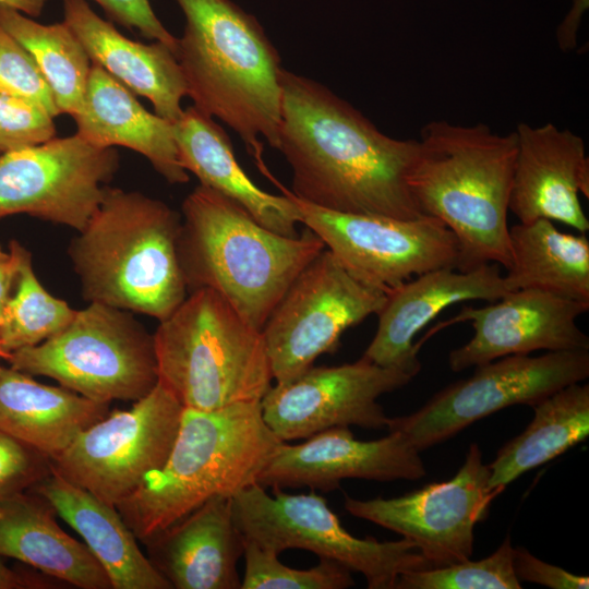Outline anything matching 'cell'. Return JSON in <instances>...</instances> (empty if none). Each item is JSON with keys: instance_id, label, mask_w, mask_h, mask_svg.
Instances as JSON below:
<instances>
[{"instance_id": "6da1fadb", "label": "cell", "mask_w": 589, "mask_h": 589, "mask_svg": "<svg viewBox=\"0 0 589 589\" xmlns=\"http://www.w3.org/2000/svg\"><path fill=\"white\" fill-rule=\"evenodd\" d=\"M279 151L297 199L339 213L424 216L408 188L417 140L381 132L325 85L284 69Z\"/></svg>"}, {"instance_id": "7a4b0ae2", "label": "cell", "mask_w": 589, "mask_h": 589, "mask_svg": "<svg viewBox=\"0 0 589 589\" xmlns=\"http://www.w3.org/2000/svg\"><path fill=\"white\" fill-rule=\"evenodd\" d=\"M175 1L185 19L176 57L187 96L232 129L274 181L260 137L278 148L284 72L278 50L259 21L231 0Z\"/></svg>"}, {"instance_id": "3957f363", "label": "cell", "mask_w": 589, "mask_h": 589, "mask_svg": "<svg viewBox=\"0 0 589 589\" xmlns=\"http://www.w3.org/2000/svg\"><path fill=\"white\" fill-rule=\"evenodd\" d=\"M408 173L422 215L445 224L459 245L458 271L512 264L507 213L517 154L516 132L434 120L422 127Z\"/></svg>"}, {"instance_id": "277c9868", "label": "cell", "mask_w": 589, "mask_h": 589, "mask_svg": "<svg viewBox=\"0 0 589 589\" xmlns=\"http://www.w3.org/2000/svg\"><path fill=\"white\" fill-rule=\"evenodd\" d=\"M325 249L309 228L297 237L276 233L202 184L182 203L178 254L188 293L216 291L261 330L293 279Z\"/></svg>"}, {"instance_id": "5b68a950", "label": "cell", "mask_w": 589, "mask_h": 589, "mask_svg": "<svg viewBox=\"0 0 589 589\" xmlns=\"http://www.w3.org/2000/svg\"><path fill=\"white\" fill-rule=\"evenodd\" d=\"M281 442L264 421L261 401L183 408L163 467L116 507L145 543L207 500L233 497L257 483Z\"/></svg>"}, {"instance_id": "8992f818", "label": "cell", "mask_w": 589, "mask_h": 589, "mask_svg": "<svg viewBox=\"0 0 589 589\" xmlns=\"http://www.w3.org/2000/svg\"><path fill=\"white\" fill-rule=\"evenodd\" d=\"M181 214L137 191L107 187L68 253L82 297L159 322L187 298L178 241Z\"/></svg>"}, {"instance_id": "52a82bcc", "label": "cell", "mask_w": 589, "mask_h": 589, "mask_svg": "<svg viewBox=\"0 0 589 589\" xmlns=\"http://www.w3.org/2000/svg\"><path fill=\"white\" fill-rule=\"evenodd\" d=\"M153 339L158 382L183 408L261 401L272 386L262 330L212 289L189 292Z\"/></svg>"}, {"instance_id": "ba28073f", "label": "cell", "mask_w": 589, "mask_h": 589, "mask_svg": "<svg viewBox=\"0 0 589 589\" xmlns=\"http://www.w3.org/2000/svg\"><path fill=\"white\" fill-rule=\"evenodd\" d=\"M8 361L98 402L135 401L158 383L153 335L131 312L97 302L47 340L10 352Z\"/></svg>"}, {"instance_id": "9c48e42d", "label": "cell", "mask_w": 589, "mask_h": 589, "mask_svg": "<svg viewBox=\"0 0 589 589\" xmlns=\"http://www.w3.org/2000/svg\"><path fill=\"white\" fill-rule=\"evenodd\" d=\"M255 483L231 497L236 525L244 539L280 554L301 549L361 573L370 589H395L399 575L431 564L407 539L378 541L348 532L326 498L311 491L289 494Z\"/></svg>"}, {"instance_id": "30bf717a", "label": "cell", "mask_w": 589, "mask_h": 589, "mask_svg": "<svg viewBox=\"0 0 589 589\" xmlns=\"http://www.w3.org/2000/svg\"><path fill=\"white\" fill-rule=\"evenodd\" d=\"M386 293L354 278L325 249L293 279L262 334L276 383H288L334 352L341 335L377 314Z\"/></svg>"}, {"instance_id": "8fae6325", "label": "cell", "mask_w": 589, "mask_h": 589, "mask_svg": "<svg viewBox=\"0 0 589 589\" xmlns=\"http://www.w3.org/2000/svg\"><path fill=\"white\" fill-rule=\"evenodd\" d=\"M589 376V350L510 354L476 366L414 412L388 418L419 452L442 443L473 422L514 405L533 406L554 392Z\"/></svg>"}, {"instance_id": "7c38bea8", "label": "cell", "mask_w": 589, "mask_h": 589, "mask_svg": "<svg viewBox=\"0 0 589 589\" xmlns=\"http://www.w3.org/2000/svg\"><path fill=\"white\" fill-rule=\"evenodd\" d=\"M183 406L159 382L131 408L96 421L51 459L52 468L105 503L117 505L163 467Z\"/></svg>"}, {"instance_id": "4fadbf2b", "label": "cell", "mask_w": 589, "mask_h": 589, "mask_svg": "<svg viewBox=\"0 0 589 589\" xmlns=\"http://www.w3.org/2000/svg\"><path fill=\"white\" fill-rule=\"evenodd\" d=\"M278 187L297 205L300 224L314 232L354 278L372 288L388 293L426 272L457 268L458 241L435 217L401 219L333 212Z\"/></svg>"}, {"instance_id": "5bb4252c", "label": "cell", "mask_w": 589, "mask_h": 589, "mask_svg": "<svg viewBox=\"0 0 589 589\" xmlns=\"http://www.w3.org/2000/svg\"><path fill=\"white\" fill-rule=\"evenodd\" d=\"M119 169L113 147L80 135L52 137L0 156V218L27 214L82 230Z\"/></svg>"}, {"instance_id": "9a60e30c", "label": "cell", "mask_w": 589, "mask_h": 589, "mask_svg": "<svg viewBox=\"0 0 589 589\" xmlns=\"http://www.w3.org/2000/svg\"><path fill=\"white\" fill-rule=\"evenodd\" d=\"M489 477L482 452L472 443L453 478L390 498L346 496L345 508L414 543L432 567H444L472 556L474 526L500 493L490 489Z\"/></svg>"}, {"instance_id": "2e32d148", "label": "cell", "mask_w": 589, "mask_h": 589, "mask_svg": "<svg viewBox=\"0 0 589 589\" xmlns=\"http://www.w3.org/2000/svg\"><path fill=\"white\" fill-rule=\"evenodd\" d=\"M416 375L363 357L336 366L313 365L288 383L272 385L261 399L262 416L283 442L339 426L386 429L389 417L378 397L406 386Z\"/></svg>"}, {"instance_id": "e0dca14e", "label": "cell", "mask_w": 589, "mask_h": 589, "mask_svg": "<svg viewBox=\"0 0 589 589\" xmlns=\"http://www.w3.org/2000/svg\"><path fill=\"white\" fill-rule=\"evenodd\" d=\"M589 304L540 289H519L480 308L466 305L450 323L470 322L472 338L450 351L449 368L459 372L510 354L589 350L577 318Z\"/></svg>"}, {"instance_id": "ac0fdd59", "label": "cell", "mask_w": 589, "mask_h": 589, "mask_svg": "<svg viewBox=\"0 0 589 589\" xmlns=\"http://www.w3.org/2000/svg\"><path fill=\"white\" fill-rule=\"evenodd\" d=\"M375 441L354 438L349 426L324 430L289 445L281 442L261 472L264 488L309 486L323 492L345 479L417 481L426 474L420 452L397 431Z\"/></svg>"}, {"instance_id": "d6986e66", "label": "cell", "mask_w": 589, "mask_h": 589, "mask_svg": "<svg viewBox=\"0 0 589 589\" xmlns=\"http://www.w3.org/2000/svg\"><path fill=\"white\" fill-rule=\"evenodd\" d=\"M517 154L508 209L528 223L560 221L579 233L589 230L579 194L589 197V158L584 140L552 122L517 125Z\"/></svg>"}, {"instance_id": "ffe728a7", "label": "cell", "mask_w": 589, "mask_h": 589, "mask_svg": "<svg viewBox=\"0 0 589 589\" xmlns=\"http://www.w3.org/2000/svg\"><path fill=\"white\" fill-rule=\"evenodd\" d=\"M507 292L496 263L469 271L442 267L416 276L386 293L376 314V333L362 357L418 374L421 363L413 339L421 329L449 305L469 300L493 302Z\"/></svg>"}, {"instance_id": "44dd1931", "label": "cell", "mask_w": 589, "mask_h": 589, "mask_svg": "<svg viewBox=\"0 0 589 589\" xmlns=\"http://www.w3.org/2000/svg\"><path fill=\"white\" fill-rule=\"evenodd\" d=\"M148 558L175 589H241L244 552L231 497L215 496L148 539Z\"/></svg>"}, {"instance_id": "7402d4cb", "label": "cell", "mask_w": 589, "mask_h": 589, "mask_svg": "<svg viewBox=\"0 0 589 589\" xmlns=\"http://www.w3.org/2000/svg\"><path fill=\"white\" fill-rule=\"evenodd\" d=\"M63 22L101 67L133 94L149 100L154 112L175 123L182 115L187 85L176 55L166 45L144 44L121 34L86 0H62Z\"/></svg>"}, {"instance_id": "603a6c76", "label": "cell", "mask_w": 589, "mask_h": 589, "mask_svg": "<svg viewBox=\"0 0 589 589\" xmlns=\"http://www.w3.org/2000/svg\"><path fill=\"white\" fill-rule=\"evenodd\" d=\"M72 118L75 133L85 141L141 154L171 184L189 181L179 161L173 123L148 111L135 94L95 63L82 106Z\"/></svg>"}, {"instance_id": "cb8c5ba5", "label": "cell", "mask_w": 589, "mask_h": 589, "mask_svg": "<svg viewBox=\"0 0 589 589\" xmlns=\"http://www.w3.org/2000/svg\"><path fill=\"white\" fill-rule=\"evenodd\" d=\"M173 135L181 166L200 184L235 201L265 228L299 236L300 214L294 202L285 193L265 192L252 181L239 165L228 134L212 117L190 106L173 123Z\"/></svg>"}, {"instance_id": "d4e9b609", "label": "cell", "mask_w": 589, "mask_h": 589, "mask_svg": "<svg viewBox=\"0 0 589 589\" xmlns=\"http://www.w3.org/2000/svg\"><path fill=\"white\" fill-rule=\"evenodd\" d=\"M31 491L44 497L83 539L107 573L112 589H171L141 551L115 505L52 471Z\"/></svg>"}, {"instance_id": "484cf974", "label": "cell", "mask_w": 589, "mask_h": 589, "mask_svg": "<svg viewBox=\"0 0 589 589\" xmlns=\"http://www.w3.org/2000/svg\"><path fill=\"white\" fill-rule=\"evenodd\" d=\"M52 506L27 491L0 502V556L21 561L81 589H112L84 542L57 522Z\"/></svg>"}, {"instance_id": "4316f807", "label": "cell", "mask_w": 589, "mask_h": 589, "mask_svg": "<svg viewBox=\"0 0 589 589\" xmlns=\"http://www.w3.org/2000/svg\"><path fill=\"white\" fill-rule=\"evenodd\" d=\"M109 413V404L63 386L46 385L0 365V431L57 457L83 430Z\"/></svg>"}, {"instance_id": "83f0119b", "label": "cell", "mask_w": 589, "mask_h": 589, "mask_svg": "<svg viewBox=\"0 0 589 589\" xmlns=\"http://www.w3.org/2000/svg\"><path fill=\"white\" fill-rule=\"evenodd\" d=\"M508 291L540 289L589 304V240L538 218L509 228Z\"/></svg>"}, {"instance_id": "f1b7e54d", "label": "cell", "mask_w": 589, "mask_h": 589, "mask_svg": "<svg viewBox=\"0 0 589 589\" xmlns=\"http://www.w3.org/2000/svg\"><path fill=\"white\" fill-rule=\"evenodd\" d=\"M533 408L526 429L507 442L488 465L491 490L502 491L527 471L562 455L589 435V385L569 384Z\"/></svg>"}, {"instance_id": "f546056e", "label": "cell", "mask_w": 589, "mask_h": 589, "mask_svg": "<svg viewBox=\"0 0 589 589\" xmlns=\"http://www.w3.org/2000/svg\"><path fill=\"white\" fill-rule=\"evenodd\" d=\"M0 25L32 56L59 113L73 117L82 106L93 64L75 34L63 21L43 24L3 4Z\"/></svg>"}, {"instance_id": "4dcf8cb0", "label": "cell", "mask_w": 589, "mask_h": 589, "mask_svg": "<svg viewBox=\"0 0 589 589\" xmlns=\"http://www.w3.org/2000/svg\"><path fill=\"white\" fill-rule=\"evenodd\" d=\"M76 310L49 293L37 279L31 253L23 247L15 292L0 323V344L8 353L40 344L62 330Z\"/></svg>"}, {"instance_id": "1f68e13d", "label": "cell", "mask_w": 589, "mask_h": 589, "mask_svg": "<svg viewBox=\"0 0 589 589\" xmlns=\"http://www.w3.org/2000/svg\"><path fill=\"white\" fill-rule=\"evenodd\" d=\"M514 548L507 536L489 556L444 567L411 570L399 575L395 589H520L513 566Z\"/></svg>"}, {"instance_id": "d6a6232c", "label": "cell", "mask_w": 589, "mask_h": 589, "mask_svg": "<svg viewBox=\"0 0 589 589\" xmlns=\"http://www.w3.org/2000/svg\"><path fill=\"white\" fill-rule=\"evenodd\" d=\"M278 556L244 539L241 589H346L354 585L351 570L335 561L320 558L314 567L297 569L283 564Z\"/></svg>"}, {"instance_id": "836d02e7", "label": "cell", "mask_w": 589, "mask_h": 589, "mask_svg": "<svg viewBox=\"0 0 589 589\" xmlns=\"http://www.w3.org/2000/svg\"><path fill=\"white\" fill-rule=\"evenodd\" d=\"M0 94L24 98L59 116L51 91L28 51L0 25Z\"/></svg>"}, {"instance_id": "e575fe53", "label": "cell", "mask_w": 589, "mask_h": 589, "mask_svg": "<svg viewBox=\"0 0 589 589\" xmlns=\"http://www.w3.org/2000/svg\"><path fill=\"white\" fill-rule=\"evenodd\" d=\"M55 136L53 117L41 106L0 94V156Z\"/></svg>"}, {"instance_id": "d590c367", "label": "cell", "mask_w": 589, "mask_h": 589, "mask_svg": "<svg viewBox=\"0 0 589 589\" xmlns=\"http://www.w3.org/2000/svg\"><path fill=\"white\" fill-rule=\"evenodd\" d=\"M51 471L48 456L0 431V502L29 491Z\"/></svg>"}, {"instance_id": "8d00e7d4", "label": "cell", "mask_w": 589, "mask_h": 589, "mask_svg": "<svg viewBox=\"0 0 589 589\" xmlns=\"http://www.w3.org/2000/svg\"><path fill=\"white\" fill-rule=\"evenodd\" d=\"M94 1L104 10L111 22L129 29H135L143 37L166 45L177 55L178 38L157 17L149 0Z\"/></svg>"}, {"instance_id": "74e56055", "label": "cell", "mask_w": 589, "mask_h": 589, "mask_svg": "<svg viewBox=\"0 0 589 589\" xmlns=\"http://www.w3.org/2000/svg\"><path fill=\"white\" fill-rule=\"evenodd\" d=\"M513 566L521 581L534 582L552 589H587L589 577L572 574L532 555L525 548H514Z\"/></svg>"}, {"instance_id": "f35d334b", "label": "cell", "mask_w": 589, "mask_h": 589, "mask_svg": "<svg viewBox=\"0 0 589 589\" xmlns=\"http://www.w3.org/2000/svg\"><path fill=\"white\" fill-rule=\"evenodd\" d=\"M22 249L23 245L15 240L10 242L9 252L0 247V323L11 297V290L17 280Z\"/></svg>"}, {"instance_id": "ab89813d", "label": "cell", "mask_w": 589, "mask_h": 589, "mask_svg": "<svg viewBox=\"0 0 589 589\" xmlns=\"http://www.w3.org/2000/svg\"><path fill=\"white\" fill-rule=\"evenodd\" d=\"M587 8L588 0H573L568 14H566L556 31V40L562 51L568 52L575 49L578 28Z\"/></svg>"}, {"instance_id": "60d3db41", "label": "cell", "mask_w": 589, "mask_h": 589, "mask_svg": "<svg viewBox=\"0 0 589 589\" xmlns=\"http://www.w3.org/2000/svg\"><path fill=\"white\" fill-rule=\"evenodd\" d=\"M43 582L19 574L0 560V589L41 588Z\"/></svg>"}, {"instance_id": "b9f144b4", "label": "cell", "mask_w": 589, "mask_h": 589, "mask_svg": "<svg viewBox=\"0 0 589 589\" xmlns=\"http://www.w3.org/2000/svg\"><path fill=\"white\" fill-rule=\"evenodd\" d=\"M48 0H0V4L10 7L29 17L41 15Z\"/></svg>"}, {"instance_id": "7bdbcfd3", "label": "cell", "mask_w": 589, "mask_h": 589, "mask_svg": "<svg viewBox=\"0 0 589 589\" xmlns=\"http://www.w3.org/2000/svg\"><path fill=\"white\" fill-rule=\"evenodd\" d=\"M10 353H8L7 351L3 350L1 344H0V358H3L5 360H8Z\"/></svg>"}]
</instances>
